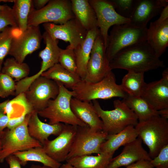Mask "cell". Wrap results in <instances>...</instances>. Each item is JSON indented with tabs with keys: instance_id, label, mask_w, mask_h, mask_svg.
I'll return each mask as SVG.
<instances>
[{
	"instance_id": "51",
	"label": "cell",
	"mask_w": 168,
	"mask_h": 168,
	"mask_svg": "<svg viewBox=\"0 0 168 168\" xmlns=\"http://www.w3.org/2000/svg\"><path fill=\"white\" fill-rule=\"evenodd\" d=\"M5 5H0V10L2 8L4 7V6Z\"/></svg>"
},
{
	"instance_id": "20",
	"label": "cell",
	"mask_w": 168,
	"mask_h": 168,
	"mask_svg": "<svg viewBox=\"0 0 168 168\" xmlns=\"http://www.w3.org/2000/svg\"><path fill=\"white\" fill-rule=\"evenodd\" d=\"M71 110L80 120L95 131H102V122L92 103L72 98L70 101Z\"/></svg>"
},
{
	"instance_id": "30",
	"label": "cell",
	"mask_w": 168,
	"mask_h": 168,
	"mask_svg": "<svg viewBox=\"0 0 168 168\" xmlns=\"http://www.w3.org/2000/svg\"><path fill=\"white\" fill-rule=\"evenodd\" d=\"M144 73L128 71L123 78L120 85L123 90L127 95L140 96L146 82Z\"/></svg>"
},
{
	"instance_id": "24",
	"label": "cell",
	"mask_w": 168,
	"mask_h": 168,
	"mask_svg": "<svg viewBox=\"0 0 168 168\" xmlns=\"http://www.w3.org/2000/svg\"><path fill=\"white\" fill-rule=\"evenodd\" d=\"M71 2L75 18L87 31L98 27L95 12L88 0H71Z\"/></svg>"
},
{
	"instance_id": "4",
	"label": "cell",
	"mask_w": 168,
	"mask_h": 168,
	"mask_svg": "<svg viewBox=\"0 0 168 168\" xmlns=\"http://www.w3.org/2000/svg\"><path fill=\"white\" fill-rule=\"evenodd\" d=\"M93 105L103 123L102 131L108 135L117 134L129 126L135 127L138 123L134 113L123 101L116 100L114 101V109H103L97 100Z\"/></svg>"
},
{
	"instance_id": "27",
	"label": "cell",
	"mask_w": 168,
	"mask_h": 168,
	"mask_svg": "<svg viewBox=\"0 0 168 168\" xmlns=\"http://www.w3.org/2000/svg\"><path fill=\"white\" fill-rule=\"evenodd\" d=\"M13 154L18 158L21 165L23 166L26 165L29 161L40 162L44 166L52 168H59L61 165V163L49 157L43 147H33L16 152Z\"/></svg>"
},
{
	"instance_id": "13",
	"label": "cell",
	"mask_w": 168,
	"mask_h": 168,
	"mask_svg": "<svg viewBox=\"0 0 168 168\" xmlns=\"http://www.w3.org/2000/svg\"><path fill=\"white\" fill-rule=\"evenodd\" d=\"M43 26L53 38L69 42L70 46L74 49L85 39L88 32L75 17L63 24L47 23Z\"/></svg>"
},
{
	"instance_id": "23",
	"label": "cell",
	"mask_w": 168,
	"mask_h": 168,
	"mask_svg": "<svg viewBox=\"0 0 168 168\" xmlns=\"http://www.w3.org/2000/svg\"><path fill=\"white\" fill-rule=\"evenodd\" d=\"M45 46L39 53V56L42 60L40 70L37 73L38 76L42 74L55 64L59 63L61 50L58 45V40L51 37L46 32L42 35Z\"/></svg>"
},
{
	"instance_id": "40",
	"label": "cell",
	"mask_w": 168,
	"mask_h": 168,
	"mask_svg": "<svg viewBox=\"0 0 168 168\" xmlns=\"http://www.w3.org/2000/svg\"><path fill=\"white\" fill-rule=\"evenodd\" d=\"M27 113H28L24 114L18 117L10 119L7 128L9 129H11L21 124L24 121Z\"/></svg>"
},
{
	"instance_id": "15",
	"label": "cell",
	"mask_w": 168,
	"mask_h": 168,
	"mask_svg": "<svg viewBox=\"0 0 168 168\" xmlns=\"http://www.w3.org/2000/svg\"><path fill=\"white\" fill-rule=\"evenodd\" d=\"M77 126L65 124L56 138L44 142L43 147L49 157L60 163L66 161L72 145Z\"/></svg>"
},
{
	"instance_id": "6",
	"label": "cell",
	"mask_w": 168,
	"mask_h": 168,
	"mask_svg": "<svg viewBox=\"0 0 168 168\" xmlns=\"http://www.w3.org/2000/svg\"><path fill=\"white\" fill-rule=\"evenodd\" d=\"M31 111L27 113L21 124L11 129H5L0 134L2 144L0 163L3 162L8 156L16 152L43 147L39 142L30 136L28 131V124Z\"/></svg>"
},
{
	"instance_id": "35",
	"label": "cell",
	"mask_w": 168,
	"mask_h": 168,
	"mask_svg": "<svg viewBox=\"0 0 168 168\" xmlns=\"http://www.w3.org/2000/svg\"><path fill=\"white\" fill-rule=\"evenodd\" d=\"M116 12L129 19L133 11L136 0H110Z\"/></svg>"
},
{
	"instance_id": "9",
	"label": "cell",
	"mask_w": 168,
	"mask_h": 168,
	"mask_svg": "<svg viewBox=\"0 0 168 168\" xmlns=\"http://www.w3.org/2000/svg\"><path fill=\"white\" fill-rule=\"evenodd\" d=\"M59 92L56 81L41 76L31 83L23 93L30 109L38 112L45 108L49 101L54 99Z\"/></svg>"
},
{
	"instance_id": "8",
	"label": "cell",
	"mask_w": 168,
	"mask_h": 168,
	"mask_svg": "<svg viewBox=\"0 0 168 168\" xmlns=\"http://www.w3.org/2000/svg\"><path fill=\"white\" fill-rule=\"evenodd\" d=\"M75 17L71 0H51L40 9H32L28 16V27L47 23L62 25Z\"/></svg>"
},
{
	"instance_id": "36",
	"label": "cell",
	"mask_w": 168,
	"mask_h": 168,
	"mask_svg": "<svg viewBox=\"0 0 168 168\" xmlns=\"http://www.w3.org/2000/svg\"><path fill=\"white\" fill-rule=\"evenodd\" d=\"M16 84L13 79L1 73L0 75V97L5 98L15 96Z\"/></svg>"
},
{
	"instance_id": "41",
	"label": "cell",
	"mask_w": 168,
	"mask_h": 168,
	"mask_svg": "<svg viewBox=\"0 0 168 168\" xmlns=\"http://www.w3.org/2000/svg\"><path fill=\"white\" fill-rule=\"evenodd\" d=\"M126 168H153L150 161H149L141 160L127 166Z\"/></svg>"
},
{
	"instance_id": "48",
	"label": "cell",
	"mask_w": 168,
	"mask_h": 168,
	"mask_svg": "<svg viewBox=\"0 0 168 168\" xmlns=\"http://www.w3.org/2000/svg\"><path fill=\"white\" fill-rule=\"evenodd\" d=\"M14 0H0V3L3 2H14Z\"/></svg>"
},
{
	"instance_id": "31",
	"label": "cell",
	"mask_w": 168,
	"mask_h": 168,
	"mask_svg": "<svg viewBox=\"0 0 168 168\" xmlns=\"http://www.w3.org/2000/svg\"><path fill=\"white\" fill-rule=\"evenodd\" d=\"M12 8L17 27L23 32L28 27L30 13L33 8V0H14Z\"/></svg>"
},
{
	"instance_id": "29",
	"label": "cell",
	"mask_w": 168,
	"mask_h": 168,
	"mask_svg": "<svg viewBox=\"0 0 168 168\" xmlns=\"http://www.w3.org/2000/svg\"><path fill=\"white\" fill-rule=\"evenodd\" d=\"M41 76L59 82L67 88L71 89L81 80L77 74L68 71L59 63L43 72Z\"/></svg>"
},
{
	"instance_id": "11",
	"label": "cell",
	"mask_w": 168,
	"mask_h": 168,
	"mask_svg": "<svg viewBox=\"0 0 168 168\" xmlns=\"http://www.w3.org/2000/svg\"><path fill=\"white\" fill-rule=\"evenodd\" d=\"M112 70L106 54L104 41L100 33L94 42L84 80L90 82H97Z\"/></svg>"
},
{
	"instance_id": "14",
	"label": "cell",
	"mask_w": 168,
	"mask_h": 168,
	"mask_svg": "<svg viewBox=\"0 0 168 168\" xmlns=\"http://www.w3.org/2000/svg\"><path fill=\"white\" fill-rule=\"evenodd\" d=\"M42 39L39 26H28L20 36L13 39L8 55L23 63L28 55L40 48Z\"/></svg>"
},
{
	"instance_id": "52",
	"label": "cell",
	"mask_w": 168,
	"mask_h": 168,
	"mask_svg": "<svg viewBox=\"0 0 168 168\" xmlns=\"http://www.w3.org/2000/svg\"><path fill=\"white\" fill-rule=\"evenodd\" d=\"M29 168H31V167H30Z\"/></svg>"
},
{
	"instance_id": "47",
	"label": "cell",
	"mask_w": 168,
	"mask_h": 168,
	"mask_svg": "<svg viewBox=\"0 0 168 168\" xmlns=\"http://www.w3.org/2000/svg\"><path fill=\"white\" fill-rule=\"evenodd\" d=\"M31 168H52L51 167L44 166L43 165V166H40V165H32L30 167Z\"/></svg>"
},
{
	"instance_id": "17",
	"label": "cell",
	"mask_w": 168,
	"mask_h": 168,
	"mask_svg": "<svg viewBox=\"0 0 168 168\" xmlns=\"http://www.w3.org/2000/svg\"><path fill=\"white\" fill-rule=\"evenodd\" d=\"M167 5V0H136L128 23L137 27H147L148 22Z\"/></svg>"
},
{
	"instance_id": "33",
	"label": "cell",
	"mask_w": 168,
	"mask_h": 168,
	"mask_svg": "<svg viewBox=\"0 0 168 168\" xmlns=\"http://www.w3.org/2000/svg\"><path fill=\"white\" fill-rule=\"evenodd\" d=\"M22 33L18 27L11 26L0 31V60H4L8 55L13 39Z\"/></svg>"
},
{
	"instance_id": "39",
	"label": "cell",
	"mask_w": 168,
	"mask_h": 168,
	"mask_svg": "<svg viewBox=\"0 0 168 168\" xmlns=\"http://www.w3.org/2000/svg\"><path fill=\"white\" fill-rule=\"evenodd\" d=\"M8 100H7L0 103V134L7 128L10 119L5 110L6 105Z\"/></svg>"
},
{
	"instance_id": "7",
	"label": "cell",
	"mask_w": 168,
	"mask_h": 168,
	"mask_svg": "<svg viewBox=\"0 0 168 168\" xmlns=\"http://www.w3.org/2000/svg\"><path fill=\"white\" fill-rule=\"evenodd\" d=\"M148 28L137 27L128 23L113 26L109 35L106 53L110 62L120 50L132 45L146 41Z\"/></svg>"
},
{
	"instance_id": "16",
	"label": "cell",
	"mask_w": 168,
	"mask_h": 168,
	"mask_svg": "<svg viewBox=\"0 0 168 168\" xmlns=\"http://www.w3.org/2000/svg\"><path fill=\"white\" fill-rule=\"evenodd\" d=\"M159 80L146 83L140 96L156 111L168 108V69L162 73Z\"/></svg>"
},
{
	"instance_id": "3",
	"label": "cell",
	"mask_w": 168,
	"mask_h": 168,
	"mask_svg": "<svg viewBox=\"0 0 168 168\" xmlns=\"http://www.w3.org/2000/svg\"><path fill=\"white\" fill-rule=\"evenodd\" d=\"M59 93L54 99L50 100L46 107L38 112L40 117L47 119L50 124L62 123L75 126H87L78 119L73 113L70 101L73 92L69 91L61 83L56 81Z\"/></svg>"
},
{
	"instance_id": "1",
	"label": "cell",
	"mask_w": 168,
	"mask_h": 168,
	"mask_svg": "<svg viewBox=\"0 0 168 168\" xmlns=\"http://www.w3.org/2000/svg\"><path fill=\"white\" fill-rule=\"evenodd\" d=\"M110 66L112 70L121 69L144 73L165 66L163 61L157 57L147 41L120 50L110 62Z\"/></svg>"
},
{
	"instance_id": "42",
	"label": "cell",
	"mask_w": 168,
	"mask_h": 168,
	"mask_svg": "<svg viewBox=\"0 0 168 168\" xmlns=\"http://www.w3.org/2000/svg\"><path fill=\"white\" fill-rule=\"evenodd\" d=\"M5 160L9 165L10 168H21L19 160L13 154L8 156Z\"/></svg>"
},
{
	"instance_id": "22",
	"label": "cell",
	"mask_w": 168,
	"mask_h": 168,
	"mask_svg": "<svg viewBox=\"0 0 168 168\" xmlns=\"http://www.w3.org/2000/svg\"><path fill=\"white\" fill-rule=\"evenodd\" d=\"M146 41L159 58L168 46V19L158 25L152 22L148 28Z\"/></svg>"
},
{
	"instance_id": "26",
	"label": "cell",
	"mask_w": 168,
	"mask_h": 168,
	"mask_svg": "<svg viewBox=\"0 0 168 168\" xmlns=\"http://www.w3.org/2000/svg\"><path fill=\"white\" fill-rule=\"evenodd\" d=\"M113 155L102 152L97 156H77L67 159L66 161L76 168H107Z\"/></svg>"
},
{
	"instance_id": "12",
	"label": "cell",
	"mask_w": 168,
	"mask_h": 168,
	"mask_svg": "<svg viewBox=\"0 0 168 168\" xmlns=\"http://www.w3.org/2000/svg\"><path fill=\"white\" fill-rule=\"evenodd\" d=\"M96 15L100 34L107 47L108 30L112 26L128 23L129 19L119 15L110 0H88Z\"/></svg>"
},
{
	"instance_id": "10",
	"label": "cell",
	"mask_w": 168,
	"mask_h": 168,
	"mask_svg": "<svg viewBox=\"0 0 168 168\" xmlns=\"http://www.w3.org/2000/svg\"><path fill=\"white\" fill-rule=\"evenodd\" d=\"M108 135L102 131H93L88 126H77L72 145L67 159L77 156L100 153L102 152L101 145L106 140Z\"/></svg>"
},
{
	"instance_id": "34",
	"label": "cell",
	"mask_w": 168,
	"mask_h": 168,
	"mask_svg": "<svg viewBox=\"0 0 168 168\" xmlns=\"http://www.w3.org/2000/svg\"><path fill=\"white\" fill-rule=\"evenodd\" d=\"M59 63L69 72L77 74V63L74 49L68 45L65 49H61Z\"/></svg>"
},
{
	"instance_id": "45",
	"label": "cell",
	"mask_w": 168,
	"mask_h": 168,
	"mask_svg": "<svg viewBox=\"0 0 168 168\" xmlns=\"http://www.w3.org/2000/svg\"><path fill=\"white\" fill-rule=\"evenodd\" d=\"M159 115L161 117L168 119V108L162 109L158 111Z\"/></svg>"
},
{
	"instance_id": "32",
	"label": "cell",
	"mask_w": 168,
	"mask_h": 168,
	"mask_svg": "<svg viewBox=\"0 0 168 168\" xmlns=\"http://www.w3.org/2000/svg\"><path fill=\"white\" fill-rule=\"evenodd\" d=\"M30 72V68L27 63H20L12 57L3 62L1 73L14 78L17 82L28 77Z\"/></svg>"
},
{
	"instance_id": "44",
	"label": "cell",
	"mask_w": 168,
	"mask_h": 168,
	"mask_svg": "<svg viewBox=\"0 0 168 168\" xmlns=\"http://www.w3.org/2000/svg\"><path fill=\"white\" fill-rule=\"evenodd\" d=\"M49 1V0H33V2L36 8L35 9L39 10L44 7Z\"/></svg>"
},
{
	"instance_id": "28",
	"label": "cell",
	"mask_w": 168,
	"mask_h": 168,
	"mask_svg": "<svg viewBox=\"0 0 168 168\" xmlns=\"http://www.w3.org/2000/svg\"><path fill=\"white\" fill-rule=\"evenodd\" d=\"M123 101L134 113L139 122L159 115V111L154 109L140 96H132L127 95L123 99Z\"/></svg>"
},
{
	"instance_id": "43",
	"label": "cell",
	"mask_w": 168,
	"mask_h": 168,
	"mask_svg": "<svg viewBox=\"0 0 168 168\" xmlns=\"http://www.w3.org/2000/svg\"><path fill=\"white\" fill-rule=\"evenodd\" d=\"M159 17L154 22H152L154 25H158L168 19V5L164 7L161 12Z\"/></svg>"
},
{
	"instance_id": "18",
	"label": "cell",
	"mask_w": 168,
	"mask_h": 168,
	"mask_svg": "<svg viewBox=\"0 0 168 168\" xmlns=\"http://www.w3.org/2000/svg\"><path fill=\"white\" fill-rule=\"evenodd\" d=\"M152 159L148 153L143 148L142 140L138 137L134 141L124 146L121 152L112 158L107 168L126 167L141 160L150 161Z\"/></svg>"
},
{
	"instance_id": "2",
	"label": "cell",
	"mask_w": 168,
	"mask_h": 168,
	"mask_svg": "<svg viewBox=\"0 0 168 168\" xmlns=\"http://www.w3.org/2000/svg\"><path fill=\"white\" fill-rule=\"evenodd\" d=\"M72 89L74 98L86 102L114 97L124 99L127 95L120 85L116 84L115 75L112 71L96 82H90L81 80Z\"/></svg>"
},
{
	"instance_id": "21",
	"label": "cell",
	"mask_w": 168,
	"mask_h": 168,
	"mask_svg": "<svg viewBox=\"0 0 168 168\" xmlns=\"http://www.w3.org/2000/svg\"><path fill=\"white\" fill-rule=\"evenodd\" d=\"M100 34L98 27L88 31L83 41L74 49L77 63V74L81 80L85 78L87 68L95 41Z\"/></svg>"
},
{
	"instance_id": "38",
	"label": "cell",
	"mask_w": 168,
	"mask_h": 168,
	"mask_svg": "<svg viewBox=\"0 0 168 168\" xmlns=\"http://www.w3.org/2000/svg\"><path fill=\"white\" fill-rule=\"evenodd\" d=\"M150 162L155 168H168V144L163 147Z\"/></svg>"
},
{
	"instance_id": "49",
	"label": "cell",
	"mask_w": 168,
	"mask_h": 168,
	"mask_svg": "<svg viewBox=\"0 0 168 168\" xmlns=\"http://www.w3.org/2000/svg\"><path fill=\"white\" fill-rule=\"evenodd\" d=\"M3 62L4 60H0V75L1 73V69Z\"/></svg>"
},
{
	"instance_id": "37",
	"label": "cell",
	"mask_w": 168,
	"mask_h": 168,
	"mask_svg": "<svg viewBox=\"0 0 168 168\" xmlns=\"http://www.w3.org/2000/svg\"><path fill=\"white\" fill-rule=\"evenodd\" d=\"M9 26L17 27L12 8L5 5L4 7L0 10V31Z\"/></svg>"
},
{
	"instance_id": "46",
	"label": "cell",
	"mask_w": 168,
	"mask_h": 168,
	"mask_svg": "<svg viewBox=\"0 0 168 168\" xmlns=\"http://www.w3.org/2000/svg\"><path fill=\"white\" fill-rule=\"evenodd\" d=\"M59 168H76L69 164L66 163L61 165Z\"/></svg>"
},
{
	"instance_id": "53",
	"label": "cell",
	"mask_w": 168,
	"mask_h": 168,
	"mask_svg": "<svg viewBox=\"0 0 168 168\" xmlns=\"http://www.w3.org/2000/svg\"></svg>"
},
{
	"instance_id": "50",
	"label": "cell",
	"mask_w": 168,
	"mask_h": 168,
	"mask_svg": "<svg viewBox=\"0 0 168 168\" xmlns=\"http://www.w3.org/2000/svg\"><path fill=\"white\" fill-rule=\"evenodd\" d=\"M1 151H2V144H1V140L0 137V156L1 153Z\"/></svg>"
},
{
	"instance_id": "5",
	"label": "cell",
	"mask_w": 168,
	"mask_h": 168,
	"mask_svg": "<svg viewBox=\"0 0 168 168\" xmlns=\"http://www.w3.org/2000/svg\"><path fill=\"white\" fill-rule=\"evenodd\" d=\"M138 137L149 148L152 159L161 149L168 144V121L160 115L138 122L135 127Z\"/></svg>"
},
{
	"instance_id": "25",
	"label": "cell",
	"mask_w": 168,
	"mask_h": 168,
	"mask_svg": "<svg viewBox=\"0 0 168 168\" xmlns=\"http://www.w3.org/2000/svg\"><path fill=\"white\" fill-rule=\"evenodd\" d=\"M138 137L135 127L129 126L117 134L108 135L101 145V151L113 155L119 147L133 142Z\"/></svg>"
},
{
	"instance_id": "19",
	"label": "cell",
	"mask_w": 168,
	"mask_h": 168,
	"mask_svg": "<svg viewBox=\"0 0 168 168\" xmlns=\"http://www.w3.org/2000/svg\"><path fill=\"white\" fill-rule=\"evenodd\" d=\"M37 111L33 110L28 124L29 134L39 142L42 146L51 135L58 136L62 131L65 124L59 123L50 124L42 121L39 118Z\"/></svg>"
}]
</instances>
